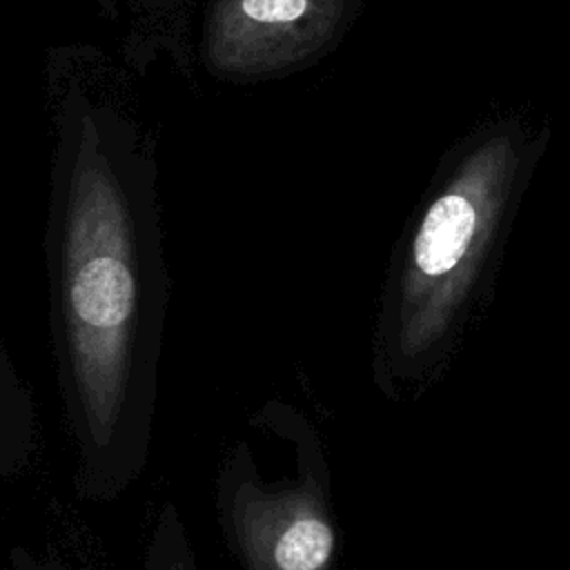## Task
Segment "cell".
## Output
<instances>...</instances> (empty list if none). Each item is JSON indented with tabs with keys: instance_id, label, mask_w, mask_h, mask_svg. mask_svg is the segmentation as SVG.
Segmentation results:
<instances>
[{
	"instance_id": "cell-3",
	"label": "cell",
	"mask_w": 570,
	"mask_h": 570,
	"mask_svg": "<svg viewBox=\"0 0 570 570\" xmlns=\"http://www.w3.org/2000/svg\"><path fill=\"white\" fill-rule=\"evenodd\" d=\"M220 510L245 570L332 568L336 532L314 468L267 485L236 452L220 479Z\"/></svg>"
},
{
	"instance_id": "cell-4",
	"label": "cell",
	"mask_w": 570,
	"mask_h": 570,
	"mask_svg": "<svg viewBox=\"0 0 570 570\" xmlns=\"http://www.w3.org/2000/svg\"><path fill=\"white\" fill-rule=\"evenodd\" d=\"M345 0H216L203 36L205 62L234 78L305 62L338 31Z\"/></svg>"
},
{
	"instance_id": "cell-1",
	"label": "cell",
	"mask_w": 570,
	"mask_h": 570,
	"mask_svg": "<svg viewBox=\"0 0 570 570\" xmlns=\"http://www.w3.org/2000/svg\"><path fill=\"white\" fill-rule=\"evenodd\" d=\"M47 256L69 412L96 472L142 439L165 274L151 149L80 82L58 94Z\"/></svg>"
},
{
	"instance_id": "cell-6",
	"label": "cell",
	"mask_w": 570,
	"mask_h": 570,
	"mask_svg": "<svg viewBox=\"0 0 570 570\" xmlns=\"http://www.w3.org/2000/svg\"><path fill=\"white\" fill-rule=\"evenodd\" d=\"M9 381H11V372L7 370V363H4L2 352H0V407H2V392L7 390V385H11Z\"/></svg>"
},
{
	"instance_id": "cell-2",
	"label": "cell",
	"mask_w": 570,
	"mask_h": 570,
	"mask_svg": "<svg viewBox=\"0 0 570 570\" xmlns=\"http://www.w3.org/2000/svg\"><path fill=\"white\" fill-rule=\"evenodd\" d=\"M517 165V138L497 134L463 158L425 209L394 309V345L403 356H423L452 325L490 247Z\"/></svg>"
},
{
	"instance_id": "cell-5",
	"label": "cell",
	"mask_w": 570,
	"mask_h": 570,
	"mask_svg": "<svg viewBox=\"0 0 570 570\" xmlns=\"http://www.w3.org/2000/svg\"><path fill=\"white\" fill-rule=\"evenodd\" d=\"M147 570H196L183 525L171 505L158 519L147 557Z\"/></svg>"
}]
</instances>
